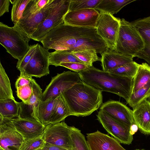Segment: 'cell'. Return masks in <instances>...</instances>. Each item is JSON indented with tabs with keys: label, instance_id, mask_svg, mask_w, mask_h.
<instances>
[{
	"label": "cell",
	"instance_id": "d6986e66",
	"mask_svg": "<svg viewBox=\"0 0 150 150\" xmlns=\"http://www.w3.org/2000/svg\"><path fill=\"white\" fill-rule=\"evenodd\" d=\"M130 22L139 32L144 43V49L135 57L144 60L150 65V16Z\"/></svg>",
	"mask_w": 150,
	"mask_h": 150
},
{
	"label": "cell",
	"instance_id": "f35d334b",
	"mask_svg": "<svg viewBox=\"0 0 150 150\" xmlns=\"http://www.w3.org/2000/svg\"><path fill=\"white\" fill-rule=\"evenodd\" d=\"M59 66L64 67L77 73L86 69L89 67L85 64L76 62L62 63Z\"/></svg>",
	"mask_w": 150,
	"mask_h": 150
},
{
	"label": "cell",
	"instance_id": "60d3db41",
	"mask_svg": "<svg viewBox=\"0 0 150 150\" xmlns=\"http://www.w3.org/2000/svg\"><path fill=\"white\" fill-rule=\"evenodd\" d=\"M10 2V0H0V16L9 11Z\"/></svg>",
	"mask_w": 150,
	"mask_h": 150
},
{
	"label": "cell",
	"instance_id": "ee69618b",
	"mask_svg": "<svg viewBox=\"0 0 150 150\" xmlns=\"http://www.w3.org/2000/svg\"><path fill=\"white\" fill-rule=\"evenodd\" d=\"M134 150H146L144 149H136Z\"/></svg>",
	"mask_w": 150,
	"mask_h": 150
},
{
	"label": "cell",
	"instance_id": "f546056e",
	"mask_svg": "<svg viewBox=\"0 0 150 150\" xmlns=\"http://www.w3.org/2000/svg\"><path fill=\"white\" fill-rule=\"evenodd\" d=\"M150 97V81L143 87L132 93L127 102L134 108L143 101Z\"/></svg>",
	"mask_w": 150,
	"mask_h": 150
},
{
	"label": "cell",
	"instance_id": "b9f144b4",
	"mask_svg": "<svg viewBox=\"0 0 150 150\" xmlns=\"http://www.w3.org/2000/svg\"><path fill=\"white\" fill-rule=\"evenodd\" d=\"M41 150H68L63 147L46 143Z\"/></svg>",
	"mask_w": 150,
	"mask_h": 150
},
{
	"label": "cell",
	"instance_id": "7bdbcfd3",
	"mask_svg": "<svg viewBox=\"0 0 150 150\" xmlns=\"http://www.w3.org/2000/svg\"><path fill=\"white\" fill-rule=\"evenodd\" d=\"M138 129L137 125L135 124L132 125L130 127V132L131 134L133 135L134 134Z\"/></svg>",
	"mask_w": 150,
	"mask_h": 150
},
{
	"label": "cell",
	"instance_id": "30bf717a",
	"mask_svg": "<svg viewBox=\"0 0 150 150\" xmlns=\"http://www.w3.org/2000/svg\"><path fill=\"white\" fill-rule=\"evenodd\" d=\"M71 126L64 122L50 124L45 126L41 137L46 143L71 150Z\"/></svg>",
	"mask_w": 150,
	"mask_h": 150
},
{
	"label": "cell",
	"instance_id": "d6a6232c",
	"mask_svg": "<svg viewBox=\"0 0 150 150\" xmlns=\"http://www.w3.org/2000/svg\"><path fill=\"white\" fill-rule=\"evenodd\" d=\"M13 5L11 20L14 23H17L22 17L23 12L30 0H10Z\"/></svg>",
	"mask_w": 150,
	"mask_h": 150
},
{
	"label": "cell",
	"instance_id": "3957f363",
	"mask_svg": "<svg viewBox=\"0 0 150 150\" xmlns=\"http://www.w3.org/2000/svg\"><path fill=\"white\" fill-rule=\"evenodd\" d=\"M81 80L102 91L115 94L127 102L132 91V78L115 75L93 66L79 72Z\"/></svg>",
	"mask_w": 150,
	"mask_h": 150
},
{
	"label": "cell",
	"instance_id": "83f0119b",
	"mask_svg": "<svg viewBox=\"0 0 150 150\" xmlns=\"http://www.w3.org/2000/svg\"><path fill=\"white\" fill-rule=\"evenodd\" d=\"M70 137L71 150H90L84 135L79 129L71 126Z\"/></svg>",
	"mask_w": 150,
	"mask_h": 150
},
{
	"label": "cell",
	"instance_id": "4dcf8cb0",
	"mask_svg": "<svg viewBox=\"0 0 150 150\" xmlns=\"http://www.w3.org/2000/svg\"><path fill=\"white\" fill-rule=\"evenodd\" d=\"M139 64L133 61L119 67L110 70L107 72L115 75L133 79L137 73Z\"/></svg>",
	"mask_w": 150,
	"mask_h": 150
},
{
	"label": "cell",
	"instance_id": "f6af8a7d",
	"mask_svg": "<svg viewBox=\"0 0 150 150\" xmlns=\"http://www.w3.org/2000/svg\"><path fill=\"white\" fill-rule=\"evenodd\" d=\"M0 150H5L3 149V148H2L1 147H0Z\"/></svg>",
	"mask_w": 150,
	"mask_h": 150
},
{
	"label": "cell",
	"instance_id": "7c38bea8",
	"mask_svg": "<svg viewBox=\"0 0 150 150\" xmlns=\"http://www.w3.org/2000/svg\"><path fill=\"white\" fill-rule=\"evenodd\" d=\"M23 141L11 119L0 116V147L5 150H19Z\"/></svg>",
	"mask_w": 150,
	"mask_h": 150
},
{
	"label": "cell",
	"instance_id": "74e56055",
	"mask_svg": "<svg viewBox=\"0 0 150 150\" xmlns=\"http://www.w3.org/2000/svg\"><path fill=\"white\" fill-rule=\"evenodd\" d=\"M38 43L30 46V48L23 58L17 62L16 68L21 71L27 64L33 56L38 47Z\"/></svg>",
	"mask_w": 150,
	"mask_h": 150
},
{
	"label": "cell",
	"instance_id": "9a60e30c",
	"mask_svg": "<svg viewBox=\"0 0 150 150\" xmlns=\"http://www.w3.org/2000/svg\"><path fill=\"white\" fill-rule=\"evenodd\" d=\"M54 0H49L48 2L40 11L25 17H22L17 23H14L15 27L26 37L30 38L38 27L46 18L50 8Z\"/></svg>",
	"mask_w": 150,
	"mask_h": 150
},
{
	"label": "cell",
	"instance_id": "52a82bcc",
	"mask_svg": "<svg viewBox=\"0 0 150 150\" xmlns=\"http://www.w3.org/2000/svg\"><path fill=\"white\" fill-rule=\"evenodd\" d=\"M82 81L79 74L71 71H64L52 77L43 92L42 101L54 97L57 98L76 83Z\"/></svg>",
	"mask_w": 150,
	"mask_h": 150
},
{
	"label": "cell",
	"instance_id": "6da1fadb",
	"mask_svg": "<svg viewBox=\"0 0 150 150\" xmlns=\"http://www.w3.org/2000/svg\"><path fill=\"white\" fill-rule=\"evenodd\" d=\"M40 42L48 50L71 52L92 49L102 55L108 49L96 28L74 26L64 23L49 32Z\"/></svg>",
	"mask_w": 150,
	"mask_h": 150
},
{
	"label": "cell",
	"instance_id": "1f68e13d",
	"mask_svg": "<svg viewBox=\"0 0 150 150\" xmlns=\"http://www.w3.org/2000/svg\"><path fill=\"white\" fill-rule=\"evenodd\" d=\"M71 53L77 58L89 67L93 66V62L101 61V58L99 57L96 50L94 49H87Z\"/></svg>",
	"mask_w": 150,
	"mask_h": 150
},
{
	"label": "cell",
	"instance_id": "d590c367",
	"mask_svg": "<svg viewBox=\"0 0 150 150\" xmlns=\"http://www.w3.org/2000/svg\"><path fill=\"white\" fill-rule=\"evenodd\" d=\"M46 144L41 136L23 141L19 150H37Z\"/></svg>",
	"mask_w": 150,
	"mask_h": 150
},
{
	"label": "cell",
	"instance_id": "9c48e42d",
	"mask_svg": "<svg viewBox=\"0 0 150 150\" xmlns=\"http://www.w3.org/2000/svg\"><path fill=\"white\" fill-rule=\"evenodd\" d=\"M50 53L38 44L33 56L20 71V76L40 78L50 74Z\"/></svg>",
	"mask_w": 150,
	"mask_h": 150
},
{
	"label": "cell",
	"instance_id": "603a6c76",
	"mask_svg": "<svg viewBox=\"0 0 150 150\" xmlns=\"http://www.w3.org/2000/svg\"><path fill=\"white\" fill-rule=\"evenodd\" d=\"M57 98L52 97L45 101H41L40 104L38 120L44 126L50 124V120Z\"/></svg>",
	"mask_w": 150,
	"mask_h": 150
},
{
	"label": "cell",
	"instance_id": "ffe728a7",
	"mask_svg": "<svg viewBox=\"0 0 150 150\" xmlns=\"http://www.w3.org/2000/svg\"><path fill=\"white\" fill-rule=\"evenodd\" d=\"M133 116L140 131L150 135V100H145L133 108Z\"/></svg>",
	"mask_w": 150,
	"mask_h": 150
},
{
	"label": "cell",
	"instance_id": "ac0fdd59",
	"mask_svg": "<svg viewBox=\"0 0 150 150\" xmlns=\"http://www.w3.org/2000/svg\"><path fill=\"white\" fill-rule=\"evenodd\" d=\"M16 130L23 137L24 141L41 136L45 126L35 120L21 119H11Z\"/></svg>",
	"mask_w": 150,
	"mask_h": 150
},
{
	"label": "cell",
	"instance_id": "5b68a950",
	"mask_svg": "<svg viewBox=\"0 0 150 150\" xmlns=\"http://www.w3.org/2000/svg\"><path fill=\"white\" fill-rule=\"evenodd\" d=\"M30 38L15 27L0 23V43L7 52L18 61L22 59L29 50Z\"/></svg>",
	"mask_w": 150,
	"mask_h": 150
},
{
	"label": "cell",
	"instance_id": "5bb4252c",
	"mask_svg": "<svg viewBox=\"0 0 150 150\" xmlns=\"http://www.w3.org/2000/svg\"><path fill=\"white\" fill-rule=\"evenodd\" d=\"M100 13L95 9L68 11L64 18V23L76 27L96 28Z\"/></svg>",
	"mask_w": 150,
	"mask_h": 150
},
{
	"label": "cell",
	"instance_id": "e0dca14e",
	"mask_svg": "<svg viewBox=\"0 0 150 150\" xmlns=\"http://www.w3.org/2000/svg\"><path fill=\"white\" fill-rule=\"evenodd\" d=\"M86 134L90 150H126L115 139L98 130Z\"/></svg>",
	"mask_w": 150,
	"mask_h": 150
},
{
	"label": "cell",
	"instance_id": "277c9868",
	"mask_svg": "<svg viewBox=\"0 0 150 150\" xmlns=\"http://www.w3.org/2000/svg\"><path fill=\"white\" fill-rule=\"evenodd\" d=\"M144 43L139 32L131 22L124 18L120 26L114 51L133 58L142 51Z\"/></svg>",
	"mask_w": 150,
	"mask_h": 150
},
{
	"label": "cell",
	"instance_id": "44dd1931",
	"mask_svg": "<svg viewBox=\"0 0 150 150\" xmlns=\"http://www.w3.org/2000/svg\"><path fill=\"white\" fill-rule=\"evenodd\" d=\"M101 55V65L102 70L105 72L133 61V58L109 49Z\"/></svg>",
	"mask_w": 150,
	"mask_h": 150
},
{
	"label": "cell",
	"instance_id": "ba28073f",
	"mask_svg": "<svg viewBox=\"0 0 150 150\" xmlns=\"http://www.w3.org/2000/svg\"><path fill=\"white\" fill-rule=\"evenodd\" d=\"M96 28L109 49L115 51L119 34L120 20L110 13L100 12Z\"/></svg>",
	"mask_w": 150,
	"mask_h": 150
},
{
	"label": "cell",
	"instance_id": "8992f818",
	"mask_svg": "<svg viewBox=\"0 0 150 150\" xmlns=\"http://www.w3.org/2000/svg\"><path fill=\"white\" fill-rule=\"evenodd\" d=\"M70 0H54L46 19L38 27L30 39L41 41L50 31L64 23V18L68 11Z\"/></svg>",
	"mask_w": 150,
	"mask_h": 150
},
{
	"label": "cell",
	"instance_id": "836d02e7",
	"mask_svg": "<svg viewBox=\"0 0 150 150\" xmlns=\"http://www.w3.org/2000/svg\"><path fill=\"white\" fill-rule=\"evenodd\" d=\"M102 0H70L68 11L87 9H95Z\"/></svg>",
	"mask_w": 150,
	"mask_h": 150
},
{
	"label": "cell",
	"instance_id": "4316f807",
	"mask_svg": "<svg viewBox=\"0 0 150 150\" xmlns=\"http://www.w3.org/2000/svg\"><path fill=\"white\" fill-rule=\"evenodd\" d=\"M19 102L15 99L0 100V116L9 119L18 117Z\"/></svg>",
	"mask_w": 150,
	"mask_h": 150
},
{
	"label": "cell",
	"instance_id": "4fadbf2b",
	"mask_svg": "<svg viewBox=\"0 0 150 150\" xmlns=\"http://www.w3.org/2000/svg\"><path fill=\"white\" fill-rule=\"evenodd\" d=\"M30 82L32 85L33 93L26 102L22 101L19 102V108L17 118L35 120L39 122L38 120V108L42 100L43 93L40 86L32 77L31 78Z\"/></svg>",
	"mask_w": 150,
	"mask_h": 150
},
{
	"label": "cell",
	"instance_id": "ab89813d",
	"mask_svg": "<svg viewBox=\"0 0 150 150\" xmlns=\"http://www.w3.org/2000/svg\"><path fill=\"white\" fill-rule=\"evenodd\" d=\"M31 77L20 76L15 83V87L17 89L20 87L24 86L30 83Z\"/></svg>",
	"mask_w": 150,
	"mask_h": 150
},
{
	"label": "cell",
	"instance_id": "7a4b0ae2",
	"mask_svg": "<svg viewBox=\"0 0 150 150\" xmlns=\"http://www.w3.org/2000/svg\"><path fill=\"white\" fill-rule=\"evenodd\" d=\"M102 91L83 81L76 83L62 95L71 115L89 116L103 103Z\"/></svg>",
	"mask_w": 150,
	"mask_h": 150
},
{
	"label": "cell",
	"instance_id": "8fae6325",
	"mask_svg": "<svg viewBox=\"0 0 150 150\" xmlns=\"http://www.w3.org/2000/svg\"><path fill=\"white\" fill-rule=\"evenodd\" d=\"M97 120L107 132L120 143L129 145L133 139L130 132V127L114 119L100 110L96 115Z\"/></svg>",
	"mask_w": 150,
	"mask_h": 150
},
{
	"label": "cell",
	"instance_id": "d4e9b609",
	"mask_svg": "<svg viewBox=\"0 0 150 150\" xmlns=\"http://www.w3.org/2000/svg\"><path fill=\"white\" fill-rule=\"evenodd\" d=\"M70 115H71L70 111L61 94L57 98L50 120V124L60 122Z\"/></svg>",
	"mask_w": 150,
	"mask_h": 150
},
{
	"label": "cell",
	"instance_id": "bcb514c9",
	"mask_svg": "<svg viewBox=\"0 0 150 150\" xmlns=\"http://www.w3.org/2000/svg\"><path fill=\"white\" fill-rule=\"evenodd\" d=\"M42 149V148H40V149H38L37 150H41Z\"/></svg>",
	"mask_w": 150,
	"mask_h": 150
},
{
	"label": "cell",
	"instance_id": "2e32d148",
	"mask_svg": "<svg viewBox=\"0 0 150 150\" xmlns=\"http://www.w3.org/2000/svg\"><path fill=\"white\" fill-rule=\"evenodd\" d=\"M100 109L115 120L129 127L135 124L132 110L120 101H108L103 103Z\"/></svg>",
	"mask_w": 150,
	"mask_h": 150
},
{
	"label": "cell",
	"instance_id": "e575fe53",
	"mask_svg": "<svg viewBox=\"0 0 150 150\" xmlns=\"http://www.w3.org/2000/svg\"><path fill=\"white\" fill-rule=\"evenodd\" d=\"M49 1V0H30L25 9L22 17H25L39 12Z\"/></svg>",
	"mask_w": 150,
	"mask_h": 150
},
{
	"label": "cell",
	"instance_id": "484cf974",
	"mask_svg": "<svg viewBox=\"0 0 150 150\" xmlns=\"http://www.w3.org/2000/svg\"><path fill=\"white\" fill-rule=\"evenodd\" d=\"M49 61L50 65L55 67L59 66L60 64L65 63L76 62L84 64L71 52L66 50H56L50 52Z\"/></svg>",
	"mask_w": 150,
	"mask_h": 150
},
{
	"label": "cell",
	"instance_id": "f1b7e54d",
	"mask_svg": "<svg viewBox=\"0 0 150 150\" xmlns=\"http://www.w3.org/2000/svg\"><path fill=\"white\" fill-rule=\"evenodd\" d=\"M15 99L9 79L0 62V100Z\"/></svg>",
	"mask_w": 150,
	"mask_h": 150
},
{
	"label": "cell",
	"instance_id": "7402d4cb",
	"mask_svg": "<svg viewBox=\"0 0 150 150\" xmlns=\"http://www.w3.org/2000/svg\"><path fill=\"white\" fill-rule=\"evenodd\" d=\"M150 81V65L146 63L139 64L133 78L132 93L144 86Z\"/></svg>",
	"mask_w": 150,
	"mask_h": 150
},
{
	"label": "cell",
	"instance_id": "cb8c5ba5",
	"mask_svg": "<svg viewBox=\"0 0 150 150\" xmlns=\"http://www.w3.org/2000/svg\"><path fill=\"white\" fill-rule=\"evenodd\" d=\"M136 0H102L95 9L100 12H106L113 15L124 7Z\"/></svg>",
	"mask_w": 150,
	"mask_h": 150
},
{
	"label": "cell",
	"instance_id": "8d00e7d4",
	"mask_svg": "<svg viewBox=\"0 0 150 150\" xmlns=\"http://www.w3.org/2000/svg\"><path fill=\"white\" fill-rule=\"evenodd\" d=\"M16 89L18 97L24 102H26L29 99L33 93L31 83L20 87Z\"/></svg>",
	"mask_w": 150,
	"mask_h": 150
}]
</instances>
